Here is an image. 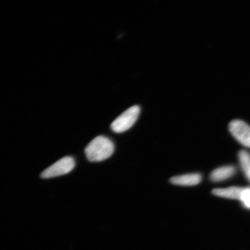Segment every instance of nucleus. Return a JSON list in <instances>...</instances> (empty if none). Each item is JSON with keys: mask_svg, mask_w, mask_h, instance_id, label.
<instances>
[{"mask_svg": "<svg viewBox=\"0 0 250 250\" xmlns=\"http://www.w3.org/2000/svg\"><path fill=\"white\" fill-rule=\"evenodd\" d=\"M239 159L243 171L249 177L250 174V154L248 151H241L239 153Z\"/></svg>", "mask_w": 250, "mask_h": 250, "instance_id": "obj_8", "label": "nucleus"}, {"mask_svg": "<svg viewBox=\"0 0 250 250\" xmlns=\"http://www.w3.org/2000/svg\"><path fill=\"white\" fill-rule=\"evenodd\" d=\"M202 176L198 173H192L174 176L170 179L174 185L181 186H193L201 182Z\"/></svg>", "mask_w": 250, "mask_h": 250, "instance_id": "obj_5", "label": "nucleus"}, {"mask_svg": "<svg viewBox=\"0 0 250 250\" xmlns=\"http://www.w3.org/2000/svg\"><path fill=\"white\" fill-rule=\"evenodd\" d=\"M114 145L107 137L99 136L93 139L85 148L86 158L90 162H101L110 157Z\"/></svg>", "mask_w": 250, "mask_h": 250, "instance_id": "obj_1", "label": "nucleus"}, {"mask_svg": "<svg viewBox=\"0 0 250 250\" xmlns=\"http://www.w3.org/2000/svg\"><path fill=\"white\" fill-rule=\"evenodd\" d=\"M240 201L245 208L250 209V188L244 189Z\"/></svg>", "mask_w": 250, "mask_h": 250, "instance_id": "obj_9", "label": "nucleus"}, {"mask_svg": "<svg viewBox=\"0 0 250 250\" xmlns=\"http://www.w3.org/2000/svg\"><path fill=\"white\" fill-rule=\"evenodd\" d=\"M74 167V159L70 156H65L47 168L41 174V177L43 179H50L61 176L70 173Z\"/></svg>", "mask_w": 250, "mask_h": 250, "instance_id": "obj_3", "label": "nucleus"}, {"mask_svg": "<svg viewBox=\"0 0 250 250\" xmlns=\"http://www.w3.org/2000/svg\"><path fill=\"white\" fill-rule=\"evenodd\" d=\"M231 134L244 146L250 148V126L242 120H233L229 124Z\"/></svg>", "mask_w": 250, "mask_h": 250, "instance_id": "obj_4", "label": "nucleus"}, {"mask_svg": "<svg viewBox=\"0 0 250 250\" xmlns=\"http://www.w3.org/2000/svg\"><path fill=\"white\" fill-rule=\"evenodd\" d=\"M140 112L139 106L134 105L126 109L111 124L113 132L121 133L129 130L135 124Z\"/></svg>", "mask_w": 250, "mask_h": 250, "instance_id": "obj_2", "label": "nucleus"}, {"mask_svg": "<svg viewBox=\"0 0 250 250\" xmlns=\"http://www.w3.org/2000/svg\"><path fill=\"white\" fill-rule=\"evenodd\" d=\"M235 173L236 168L233 166H225L212 171L210 178L213 182H220L232 177Z\"/></svg>", "mask_w": 250, "mask_h": 250, "instance_id": "obj_7", "label": "nucleus"}, {"mask_svg": "<svg viewBox=\"0 0 250 250\" xmlns=\"http://www.w3.org/2000/svg\"><path fill=\"white\" fill-rule=\"evenodd\" d=\"M244 189L245 188H243L232 187L226 188L214 189L212 190V193L214 195L221 198L237 199L240 201Z\"/></svg>", "mask_w": 250, "mask_h": 250, "instance_id": "obj_6", "label": "nucleus"}, {"mask_svg": "<svg viewBox=\"0 0 250 250\" xmlns=\"http://www.w3.org/2000/svg\"><path fill=\"white\" fill-rule=\"evenodd\" d=\"M248 178H249V180H250V174L249 177Z\"/></svg>", "mask_w": 250, "mask_h": 250, "instance_id": "obj_10", "label": "nucleus"}]
</instances>
